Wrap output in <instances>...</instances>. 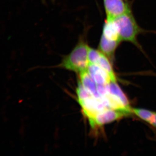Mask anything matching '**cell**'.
<instances>
[{
	"mask_svg": "<svg viewBox=\"0 0 156 156\" xmlns=\"http://www.w3.org/2000/svg\"><path fill=\"white\" fill-rule=\"evenodd\" d=\"M95 64L98 65L108 73L110 76L112 82H117L116 77L112 66L111 61L102 52H101L100 56Z\"/></svg>",
	"mask_w": 156,
	"mask_h": 156,
	"instance_id": "8",
	"label": "cell"
},
{
	"mask_svg": "<svg viewBox=\"0 0 156 156\" xmlns=\"http://www.w3.org/2000/svg\"><path fill=\"white\" fill-rule=\"evenodd\" d=\"M107 18L114 19L131 11L126 0H104Z\"/></svg>",
	"mask_w": 156,
	"mask_h": 156,
	"instance_id": "4",
	"label": "cell"
},
{
	"mask_svg": "<svg viewBox=\"0 0 156 156\" xmlns=\"http://www.w3.org/2000/svg\"><path fill=\"white\" fill-rule=\"evenodd\" d=\"M89 48L86 42L80 40L71 53L63 58L58 66L78 74L86 70L89 64Z\"/></svg>",
	"mask_w": 156,
	"mask_h": 156,
	"instance_id": "1",
	"label": "cell"
},
{
	"mask_svg": "<svg viewBox=\"0 0 156 156\" xmlns=\"http://www.w3.org/2000/svg\"><path fill=\"white\" fill-rule=\"evenodd\" d=\"M109 95L121 108L132 109L128 98L117 84V82H111L109 84Z\"/></svg>",
	"mask_w": 156,
	"mask_h": 156,
	"instance_id": "5",
	"label": "cell"
},
{
	"mask_svg": "<svg viewBox=\"0 0 156 156\" xmlns=\"http://www.w3.org/2000/svg\"><path fill=\"white\" fill-rule=\"evenodd\" d=\"M151 125L156 128V112L155 115V116L154 118L153 121L151 123Z\"/></svg>",
	"mask_w": 156,
	"mask_h": 156,
	"instance_id": "10",
	"label": "cell"
},
{
	"mask_svg": "<svg viewBox=\"0 0 156 156\" xmlns=\"http://www.w3.org/2000/svg\"><path fill=\"white\" fill-rule=\"evenodd\" d=\"M131 114H133L132 109L107 108L97 114L89 122L92 128H99L124 117L129 116Z\"/></svg>",
	"mask_w": 156,
	"mask_h": 156,
	"instance_id": "3",
	"label": "cell"
},
{
	"mask_svg": "<svg viewBox=\"0 0 156 156\" xmlns=\"http://www.w3.org/2000/svg\"><path fill=\"white\" fill-rule=\"evenodd\" d=\"M120 42L110 40L101 35L99 43V50L106 55L111 61H112L114 58L115 52Z\"/></svg>",
	"mask_w": 156,
	"mask_h": 156,
	"instance_id": "7",
	"label": "cell"
},
{
	"mask_svg": "<svg viewBox=\"0 0 156 156\" xmlns=\"http://www.w3.org/2000/svg\"><path fill=\"white\" fill-rule=\"evenodd\" d=\"M120 39L122 41L131 42L137 45V37L141 30L131 11L115 18Z\"/></svg>",
	"mask_w": 156,
	"mask_h": 156,
	"instance_id": "2",
	"label": "cell"
},
{
	"mask_svg": "<svg viewBox=\"0 0 156 156\" xmlns=\"http://www.w3.org/2000/svg\"><path fill=\"white\" fill-rule=\"evenodd\" d=\"M87 70L93 80L97 84L106 85L112 82L109 75L98 65L90 63Z\"/></svg>",
	"mask_w": 156,
	"mask_h": 156,
	"instance_id": "6",
	"label": "cell"
},
{
	"mask_svg": "<svg viewBox=\"0 0 156 156\" xmlns=\"http://www.w3.org/2000/svg\"><path fill=\"white\" fill-rule=\"evenodd\" d=\"M132 111L136 116L150 125L153 121L156 113L155 112L144 109L132 108Z\"/></svg>",
	"mask_w": 156,
	"mask_h": 156,
	"instance_id": "9",
	"label": "cell"
}]
</instances>
